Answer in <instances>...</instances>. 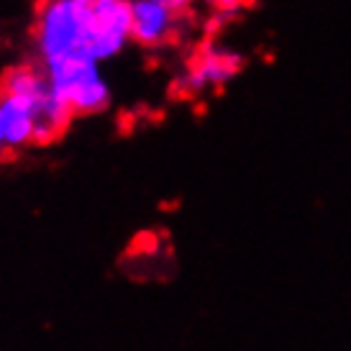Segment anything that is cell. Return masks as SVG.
I'll use <instances>...</instances> for the list:
<instances>
[{"label": "cell", "instance_id": "cell-8", "mask_svg": "<svg viewBox=\"0 0 351 351\" xmlns=\"http://www.w3.org/2000/svg\"><path fill=\"white\" fill-rule=\"evenodd\" d=\"M215 10H221V13H236V10L246 8L252 0H208Z\"/></svg>", "mask_w": 351, "mask_h": 351}, {"label": "cell", "instance_id": "cell-4", "mask_svg": "<svg viewBox=\"0 0 351 351\" xmlns=\"http://www.w3.org/2000/svg\"><path fill=\"white\" fill-rule=\"evenodd\" d=\"M241 67H244L241 54L208 47V49L197 54L195 62L187 69V75L180 82H182L185 93H203V90L218 88V85L228 82L231 77H236L241 72Z\"/></svg>", "mask_w": 351, "mask_h": 351}, {"label": "cell", "instance_id": "cell-10", "mask_svg": "<svg viewBox=\"0 0 351 351\" xmlns=\"http://www.w3.org/2000/svg\"><path fill=\"white\" fill-rule=\"evenodd\" d=\"M8 149V141H5V128H3V118H0V154Z\"/></svg>", "mask_w": 351, "mask_h": 351}, {"label": "cell", "instance_id": "cell-7", "mask_svg": "<svg viewBox=\"0 0 351 351\" xmlns=\"http://www.w3.org/2000/svg\"><path fill=\"white\" fill-rule=\"evenodd\" d=\"M34 110H36V131H34V144H51L67 131L69 121L75 116V110L59 98L49 82V90L34 100Z\"/></svg>", "mask_w": 351, "mask_h": 351}, {"label": "cell", "instance_id": "cell-1", "mask_svg": "<svg viewBox=\"0 0 351 351\" xmlns=\"http://www.w3.org/2000/svg\"><path fill=\"white\" fill-rule=\"evenodd\" d=\"M93 0H41L36 8L34 41L41 62L88 51Z\"/></svg>", "mask_w": 351, "mask_h": 351}, {"label": "cell", "instance_id": "cell-9", "mask_svg": "<svg viewBox=\"0 0 351 351\" xmlns=\"http://www.w3.org/2000/svg\"><path fill=\"white\" fill-rule=\"evenodd\" d=\"M169 8H175V10H182V8H187L193 0H165Z\"/></svg>", "mask_w": 351, "mask_h": 351}, {"label": "cell", "instance_id": "cell-3", "mask_svg": "<svg viewBox=\"0 0 351 351\" xmlns=\"http://www.w3.org/2000/svg\"><path fill=\"white\" fill-rule=\"evenodd\" d=\"M131 3L134 0H93L88 51L98 62L116 57L131 39Z\"/></svg>", "mask_w": 351, "mask_h": 351}, {"label": "cell", "instance_id": "cell-5", "mask_svg": "<svg viewBox=\"0 0 351 351\" xmlns=\"http://www.w3.org/2000/svg\"><path fill=\"white\" fill-rule=\"evenodd\" d=\"M175 8L165 0H134L131 3V39L141 47H159L175 34Z\"/></svg>", "mask_w": 351, "mask_h": 351}, {"label": "cell", "instance_id": "cell-2", "mask_svg": "<svg viewBox=\"0 0 351 351\" xmlns=\"http://www.w3.org/2000/svg\"><path fill=\"white\" fill-rule=\"evenodd\" d=\"M44 72L54 93L75 110V116L100 113L110 103L106 77L100 72L98 59L90 51H75L67 57L44 62Z\"/></svg>", "mask_w": 351, "mask_h": 351}, {"label": "cell", "instance_id": "cell-6", "mask_svg": "<svg viewBox=\"0 0 351 351\" xmlns=\"http://www.w3.org/2000/svg\"><path fill=\"white\" fill-rule=\"evenodd\" d=\"M0 118H3L8 149H23L34 144L36 110H34V103L29 98L0 93Z\"/></svg>", "mask_w": 351, "mask_h": 351}]
</instances>
